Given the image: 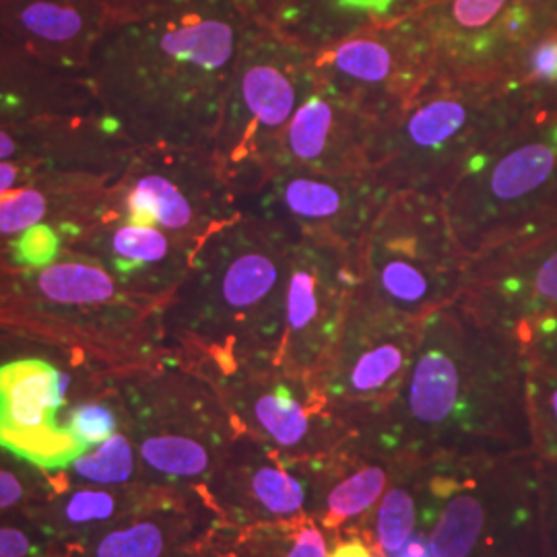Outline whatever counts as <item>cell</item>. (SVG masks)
Returning a JSON list of instances; mask_svg holds the SVG:
<instances>
[{
  "label": "cell",
  "mask_w": 557,
  "mask_h": 557,
  "mask_svg": "<svg viewBox=\"0 0 557 557\" xmlns=\"http://www.w3.org/2000/svg\"><path fill=\"white\" fill-rule=\"evenodd\" d=\"M421 322L398 312L359 278L333 354L314 376L351 432L397 395L418 351Z\"/></svg>",
  "instance_id": "obj_11"
},
{
  "label": "cell",
  "mask_w": 557,
  "mask_h": 557,
  "mask_svg": "<svg viewBox=\"0 0 557 557\" xmlns=\"http://www.w3.org/2000/svg\"><path fill=\"white\" fill-rule=\"evenodd\" d=\"M418 527V487L411 465L405 462L376 506L354 522L351 527L335 533L358 535L366 539L384 557H393L416 533Z\"/></svg>",
  "instance_id": "obj_28"
},
{
  "label": "cell",
  "mask_w": 557,
  "mask_h": 557,
  "mask_svg": "<svg viewBox=\"0 0 557 557\" xmlns=\"http://www.w3.org/2000/svg\"><path fill=\"white\" fill-rule=\"evenodd\" d=\"M432 41L438 81H504L518 46L531 36L520 0H430L413 13Z\"/></svg>",
  "instance_id": "obj_17"
},
{
  "label": "cell",
  "mask_w": 557,
  "mask_h": 557,
  "mask_svg": "<svg viewBox=\"0 0 557 557\" xmlns=\"http://www.w3.org/2000/svg\"><path fill=\"white\" fill-rule=\"evenodd\" d=\"M397 17V0H287L275 29L317 52Z\"/></svg>",
  "instance_id": "obj_27"
},
{
  "label": "cell",
  "mask_w": 557,
  "mask_h": 557,
  "mask_svg": "<svg viewBox=\"0 0 557 557\" xmlns=\"http://www.w3.org/2000/svg\"><path fill=\"white\" fill-rule=\"evenodd\" d=\"M66 425L87 448H94L116 434L119 418L108 403L85 400L71 409Z\"/></svg>",
  "instance_id": "obj_34"
},
{
  "label": "cell",
  "mask_w": 557,
  "mask_h": 557,
  "mask_svg": "<svg viewBox=\"0 0 557 557\" xmlns=\"http://www.w3.org/2000/svg\"><path fill=\"white\" fill-rule=\"evenodd\" d=\"M32 539L17 529H0V557H27Z\"/></svg>",
  "instance_id": "obj_42"
},
{
  "label": "cell",
  "mask_w": 557,
  "mask_h": 557,
  "mask_svg": "<svg viewBox=\"0 0 557 557\" xmlns=\"http://www.w3.org/2000/svg\"><path fill=\"white\" fill-rule=\"evenodd\" d=\"M308 517L331 535L366 517L405 462L382 455L356 434L326 455L308 458Z\"/></svg>",
  "instance_id": "obj_24"
},
{
  "label": "cell",
  "mask_w": 557,
  "mask_h": 557,
  "mask_svg": "<svg viewBox=\"0 0 557 557\" xmlns=\"http://www.w3.org/2000/svg\"><path fill=\"white\" fill-rule=\"evenodd\" d=\"M69 250L96 260L128 294L163 306L186 277L199 246L106 213Z\"/></svg>",
  "instance_id": "obj_20"
},
{
  "label": "cell",
  "mask_w": 557,
  "mask_h": 557,
  "mask_svg": "<svg viewBox=\"0 0 557 557\" xmlns=\"http://www.w3.org/2000/svg\"><path fill=\"white\" fill-rule=\"evenodd\" d=\"M161 304L120 287L96 260L64 250L41 269L13 267L0 252V326L79 343L85 351L151 366Z\"/></svg>",
  "instance_id": "obj_5"
},
{
  "label": "cell",
  "mask_w": 557,
  "mask_h": 557,
  "mask_svg": "<svg viewBox=\"0 0 557 557\" xmlns=\"http://www.w3.org/2000/svg\"><path fill=\"white\" fill-rule=\"evenodd\" d=\"M312 57L275 27L248 25L211 147L239 200L275 168L283 131L317 85Z\"/></svg>",
  "instance_id": "obj_8"
},
{
  "label": "cell",
  "mask_w": 557,
  "mask_h": 557,
  "mask_svg": "<svg viewBox=\"0 0 557 557\" xmlns=\"http://www.w3.org/2000/svg\"><path fill=\"white\" fill-rule=\"evenodd\" d=\"M359 278V250L298 238L287 278L277 366L314 380L333 354Z\"/></svg>",
  "instance_id": "obj_15"
},
{
  "label": "cell",
  "mask_w": 557,
  "mask_h": 557,
  "mask_svg": "<svg viewBox=\"0 0 557 557\" xmlns=\"http://www.w3.org/2000/svg\"><path fill=\"white\" fill-rule=\"evenodd\" d=\"M529 108L502 81H434L421 96L376 124L370 174L393 193L444 195L460 168Z\"/></svg>",
  "instance_id": "obj_6"
},
{
  "label": "cell",
  "mask_w": 557,
  "mask_h": 557,
  "mask_svg": "<svg viewBox=\"0 0 557 557\" xmlns=\"http://www.w3.org/2000/svg\"><path fill=\"white\" fill-rule=\"evenodd\" d=\"M391 193L372 174H326L275 165L242 209L275 221L298 238L361 250Z\"/></svg>",
  "instance_id": "obj_14"
},
{
  "label": "cell",
  "mask_w": 557,
  "mask_h": 557,
  "mask_svg": "<svg viewBox=\"0 0 557 557\" xmlns=\"http://www.w3.org/2000/svg\"><path fill=\"white\" fill-rule=\"evenodd\" d=\"M457 299L512 331L557 314V221L471 257Z\"/></svg>",
  "instance_id": "obj_16"
},
{
  "label": "cell",
  "mask_w": 557,
  "mask_h": 557,
  "mask_svg": "<svg viewBox=\"0 0 557 557\" xmlns=\"http://www.w3.org/2000/svg\"><path fill=\"white\" fill-rule=\"evenodd\" d=\"M527 363L517 331L455 299L423 317L397 395L351 434L398 462L533 450Z\"/></svg>",
  "instance_id": "obj_1"
},
{
  "label": "cell",
  "mask_w": 557,
  "mask_h": 557,
  "mask_svg": "<svg viewBox=\"0 0 557 557\" xmlns=\"http://www.w3.org/2000/svg\"><path fill=\"white\" fill-rule=\"evenodd\" d=\"M239 13L262 27H277L287 0H230Z\"/></svg>",
  "instance_id": "obj_39"
},
{
  "label": "cell",
  "mask_w": 557,
  "mask_h": 557,
  "mask_svg": "<svg viewBox=\"0 0 557 557\" xmlns=\"http://www.w3.org/2000/svg\"><path fill=\"white\" fill-rule=\"evenodd\" d=\"M527 11L531 34L557 27V0H520Z\"/></svg>",
  "instance_id": "obj_40"
},
{
  "label": "cell",
  "mask_w": 557,
  "mask_h": 557,
  "mask_svg": "<svg viewBox=\"0 0 557 557\" xmlns=\"http://www.w3.org/2000/svg\"><path fill=\"white\" fill-rule=\"evenodd\" d=\"M329 537L333 535L308 515L257 524L239 537L238 557H329Z\"/></svg>",
  "instance_id": "obj_30"
},
{
  "label": "cell",
  "mask_w": 557,
  "mask_h": 557,
  "mask_svg": "<svg viewBox=\"0 0 557 557\" xmlns=\"http://www.w3.org/2000/svg\"><path fill=\"white\" fill-rule=\"evenodd\" d=\"M188 518L170 506L165 515L137 520L100 539L96 557H176L188 537Z\"/></svg>",
  "instance_id": "obj_29"
},
{
  "label": "cell",
  "mask_w": 557,
  "mask_h": 557,
  "mask_svg": "<svg viewBox=\"0 0 557 557\" xmlns=\"http://www.w3.org/2000/svg\"><path fill=\"white\" fill-rule=\"evenodd\" d=\"M94 110H98L96 100L83 75L59 71L0 38V126Z\"/></svg>",
  "instance_id": "obj_26"
},
{
  "label": "cell",
  "mask_w": 557,
  "mask_h": 557,
  "mask_svg": "<svg viewBox=\"0 0 557 557\" xmlns=\"http://www.w3.org/2000/svg\"><path fill=\"white\" fill-rule=\"evenodd\" d=\"M211 496L242 527L304 517L310 504L306 462L238 432L211 475Z\"/></svg>",
  "instance_id": "obj_19"
},
{
  "label": "cell",
  "mask_w": 557,
  "mask_h": 557,
  "mask_svg": "<svg viewBox=\"0 0 557 557\" xmlns=\"http://www.w3.org/2000/svg\"><path fill=\"white\" fill-rule=\"evenodd\" d=\"M81 479L100 485L126 483L135 473V450L124 434H114L98 446L96 453L83 455L73 462Z\"/></svg>",
  "instance_id": "obj_32"
},
{
  "label": "cell",
  "mask_w": 557,
  "mask_h": 557,
  "mask_svg": "<svg viewBox=\"0 0 557 557\" xmlns=\"http://www.w3.org/2000/svg\"><path fill=\"white\" fill-rule=\"evenodd\" d=\"M101 2L106 9L108 29H110L116 25H124V23L139 21L153 15V13H160L180 0H101Z\"/></svg>",
  "instance_id": "obj_38"
},
{
  "label": "cell",
  "mask_w": 557,
  "mask_h": 557,
  "mask_svg": "<svg viewBox=\"0 0 557 557\" xmlns=\"http://www.w3.org/2000/svg\"><path fill=\"white\" fill-rule=\"evenodd\" d=\"M250 21L230 0H180L110 27L83 77L133 147H213Z\"/></svg>",
  "instance_id": "obj_2"
},
{
  "label": "cell",
  "mask_w": 557,
  "mask_h": 557,
  "mask_svg": "<svg viewBox=\"0 0 557 557\" xmlns=\"http://www.w3.org/2000/svg\"><path fill=\"white\" fill-rule=\"evenodd\" d=\"M312 66L324 91L376 122L391 119L438 81L432 41L413 13L317 50Z\"/></svg>",
  "instance_id": "obj_13"
},
{
  "label": "cell",
  "mask_w": 557,
  "mask_h": 557,
  "mask_svg": "<svg viewBox=\"0 0 557 557\" xmlns=\"http://www.w3.org/2000/svg\"><path fill=\"white\" fill-rule=\"evenodd\" d=\"M547 110H554V112H557V98L554 100V103L547 108Z\"/></svg>",
  "instance_id": "obj_46"
},
{
  "label": "cell",
  "mask_w": 557,
  "mask_h": 557,
  "mask_svg": "<svg viewBox=\"0 0 557 557\" xmlns=\"http://www.w3.org/2000/svg\"><path fill=\"white\" fill-rule=\"evenodd\" d=\"M333 541L335 547L329 557H384L379 549H374L366 539L358 535H337Z\"/></svg>",
  "instance_id": "obj_41"
},
{
  "label": "cell",
  "mask_w": 557,
  "mask_h": 557,
  "mask_svg": "<svg viewBox=\"0 0 557 557\" xmlns=\"http://www.w3.org/2000/svg\"><path fill=\"white\" fill-rule=\"evenodd\" d=\"M71 374L46 359H15L0 366V446L40 469H62L87 455L69 425L57 423Z\"/></svg>",
  "instance_id": "obj_18"
},
{
  "label": "cell",
  "mask_w": 557,
  "mask_h": 557,
  "mask_svg": "<svg viewBox=\"0 0 557 557\" xmlns=\"http://www.w3.org/2000/svg\"><path fill=\"white\" fill-rule=\"evenodd\" d=\"M135 147L94 112L46 114L0 126V161L32 163L41 174L89 172L119 176Z\"/></svg>",
  "instance_id": "obj_21"
},
{
  "label": "cell",
  "mask_w": 557,
  "mask_h": 557,
  "mask_svg": "<svg viewBox=\"0 0 557 557\" xmlns=\"http://www.w3.org/2000/svg\"><path fill=\"white\" fill-rule=\"evenodd\" d=\"M376 124L317 83L283 131L275 165L326 174H370Z\"/></svg>",
  "instance_id": "obj_22"
},
{
  "label": "cell",
  "mask_w": 557,
  "mask_h": 557,
  "mask_svg": "<svg viewBox=\"0 0 557 557\" xmlns=\"http://www.w3.org/2000/svg\"><path fill=\"white\" fill-rule=\"evenodd\" d=\"M527 363V419L539 460L557 458V374L535 359Z\"/></svg>",
  "instance_id": "obj_31"
},
{
  "label": "cell",
  "mask_w": 557,
  "mask_h": 557,
  "mask_svg": "<svg viewBox=\"0 0 557 557\" xmlns=\"http://www.w3.org/2000/svg\"><path fill=\"white\" fill-rule=\"evenodd\" d=\"M517 335L527 358L535 359L557 374V314L520 324Z\"/></svg>",
  "instance_id": "obj_36"
},
{
  "label": "cell",
  "mask_w": 557,
  "mask_h": 557,
  "mask_svg": "<svg viewBox=\"0 0 557 557\" xmlns=\"http://www.w3.org/2000/svg\"><path fill=\"white\" fill-rule=\"evenodd\" d=\"M434 557H545L533 450L409 462Z\"/></svg>",
  "instance_id": "obj_4"
},
{
  "label": "cell",
  "mask_w": 557,
  "mask_h": 557,
  "mask_svg": "<svg viewBox=\"0 0 557 557\" xmlns=\"http://www.w3.org/2000/svg\"><path fill=\"white\" fill-rule=\"evenodd\" d=\"M71 239L52 225H34L25 230L13 242L2 248V255L13 267L20 269H41L59 259L69 250Z\"/></svg>",
  "instance_id": "obj_33"
},
{
  "label": "cell",
  "mask_w": 557,
  "mask_h": 557,
  "mask_svg": "<svg viewBox=\"0 0 557 557\" xmlns=\"http://www.w3.org/2000/svg\"><path fill=\"white\" fill-rule=\"evenodd\" d=\"M126 510L128 508L120 494L87 490L64 499L60 506V517L69 524H87V522H106Z\"/></svg>",
  "instance_id": "obj_35"
},
{
  "label": "cell",
  "mask_w": 557,
  "mask_h": 557,
  "mask_svg": "<svg viewBox=\"0 0 557 557\" xmlns=\"http://www.w3.org/2000/svg\"><path fill=\"white\" fill-rule=\"evenodd\" d=\"M430 0H397L398 13L400 17L403 15H409V13H416L418 9H421L423 4H428Z\"/></svg>",
  "instance_id": "obj_45"
},
{
  "label": "cell",
  "mask_w": 557,
  "mask_h": 557,
  "mask_svg": "<svg viewBox=\"0 0 557 557\" xmlns=\"http://www.w3.org/2000/svg\"><path fill=\"white\" fill-rule=\"evenodd\" d=\"M190 366L218 388L239 432L267 444L281 457H320L351 436L312 379L296 376L277 363Z\"/></svg>",
  "instance_id": "obj_12"
},
{
  "label": "cell",
  "mask_w": 557,
  "mask_h": 557,
  "mask_svg": "<svg viewBox=\"0 0 557 557\" xmlns=\"http://www.w3.org/2000/svg\"><path fill=\"white\" fill-rule=\"evenodd\" d=\"M469 257L557 221V112L529 108L442 195Z\"/></svg>",
  "instance_id": "obj_7"
},
{
  "label": "cell",
  "mask_w": 557,
  "mask_h": 557,
  "mask_svg": "<svg viewBox=\"0 0 557 557\" xmlns=\"http://www.w3.org/2000/svg\"><path fill=\"white\" fill-rule=\"evenodd\" d=\"M539 475L545 557H557V458L539 460Z\"/></svg>",
  "instance_id": "obj_37"
},
{
  "label": "cell",
  "mask_w": 557,
  "mask_h": 557,
  "mask_svg": "<svg viewBox=\"0 0 557 557\" xmlns=\"http://www.w3.org/2000/svg\"><path fill=\"white\" fill-rule=\"evenodd\" d=\"M114 176L50 172L0 197V252L34 225H52L71 244L108 213Z\"/></svg>",
  "instance_id": "obj_25"
},
{
  "label": "cell",
  "mask_w": 557,
  "mask_h": 557,
  "mask_svg": "<svg viewBox=\"0 0 557 557\" xmlns=\"http://www.w3.org/2000/svg\"><path fill=\"white\" fill-rule=\"evenodd\" d=\"M195 557H218V556H211V554H202V556H195Z\"/></svg>",
  "instance_id": "obj_47"
},
{
  "label": "cell",
  "mask_w": 557,
  "mask_h": 557,
  "mask_svg": "<svg viewBox=\"0 0 557 557\" xmlns=\"http://www.w3.org/2000/svg\"><path fill=\"white\" fill-rule=\"evenodd\" d=\"M106 32L101 0H0V38L59 71L83 75Z\"/></svg>",
  "instance_id": "obj_23"
},
{
  "label": "cell",
  "mask_w": 557,
  "mask_h": 557,
  "mask_svg": "<svg viewBox=\"0 0 557 557\" xmlns=\"http://www.w3.org/2000/svg\"><path fill=\"white\" fill-rule=\"evenodd\" d=\"M393 557H434V552L430 539L416 531Z\"/></svg>",
  "instance_id": "obj_44"
},
{
  "label": "cell",
  "mask_w": 557,
  "mask_h": 557,
  "mask_svg": "<svg viewBox=\"0 0 557 557\" xmlns=\"http://www.w3.org/2000/svg\"><path fill=\"white\" fill-rule=\"evenodd\" d=\"M23 498H25V485L21 483V479L11 471L0 469V510L20 504Z\"/></svg>",
  "instance_id": "obj_43"
},
{
  "label": "cell",
  "mask_w": 557,
  "mask_h": 557,
  "mask_svg": "<svg viewBox=\"0 0 557 557\" xmlns=\"http://www.w3.org/2000/svg\"><path fill=\"white\" fill-rule=\"evenodd\" d=\"M298 236L242 209L205 239L161 308V337L188 363H277Z\"/></svg>",
  "instance_id": "obj_3"
},
{
  "label": "cell",
  "mask_w": 557,
  "mask_h": 557,
  "mask_svg": "<svg viewBox=\"0 0 557 557\" xmlns=\"http://www.w3.org/2000/svg\"><path fill=\"white\" fill-rule=\"evenodd\" d=\"M469 260L442 197L430 193H393L359 250L361 277L416 319L460 296Z\"/></svg>",
  "instance_id": "obj_9"
},
{
  "label": "cell",
  "mask_w": 557,
  "mask_h": 557,
  "mask_svg": "<svg viewBox=\"0 0 557 557\" xmlns=\"http://www.w3.org/2000/svg\"><path fill=\"white\" fill-rule=\"evenodd\" d=\"M108 213L200 246L238 218L242 200L211 147L147 145L110 184Z\"/></svg>",
  "instance_id": "obj_10"
}]
</instances>
